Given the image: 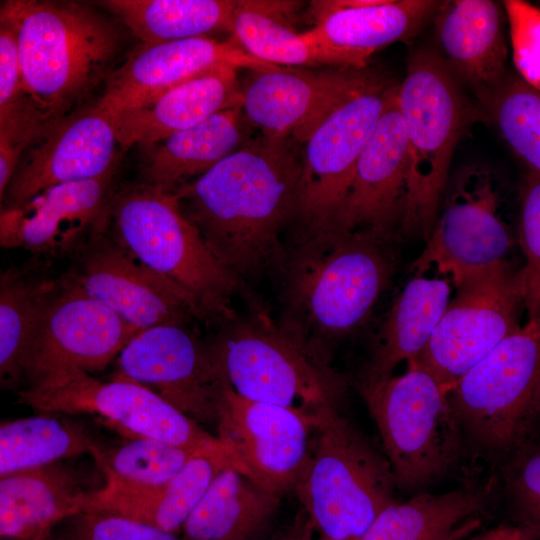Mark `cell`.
Wrapping results in <instances>:
<instances>
[{
	"instance_id": "cell-1",
	"label": "cell",
	"mask_w": 540,
	"mask_h": 540,
	"mask_svg": "<svg viewBox=\"0 0 540 540\" xmlns=\"http://www.w3.org/2000/svg\"><path fill=\"white\" fill-rule=\"evenodd\" d=\"M297 145L260 135L172 192L213 255L241 281L278 273L285 260L282 233L295 217L302 170Z\"/></svg>"
},
{
	"instance_id": "cell-2",
	"label": "cell",
	"mask_w": 540,
	"mask_h": 540,
	"mask_svg": "<svg viewBox=\"0 0 540 540\" xmlns=\"http://www.w3.org/2000/svg\"><path fill=\"white\" fill-rule=\"evenodd\" d=\"M394 238L334 229L296 239L281 277L279 327L325 366L330 348L357 330L388 288Z\"/></svg>"
},
{
	"instance_id": "cell-3",
	"label": "cell",
	"mask_w": 540,
	"mask_h": 540,
	"mask_svg": "<svg viewBox=\"0 0 540 540\" xmlns=\"http://www.w3.org/2000/svg\"><path fill=\"white\" fill-rule=\"evenodd\" d=\"M0 24L16 37L25 89L49 129L113 71L120 33L86 4L7 0Z\"/></svg>"
},
{
	"instance_id": "cell-4",
	"label": "cell",
	"mask_w": 540,
	"mask_h": 540,
	"mask_svg": "<svg viewBox=\"0 0 540 540\" xmlns=\"http://www.w3.org/2000/svg\"><path fill=\"white\" fill-rule=\"evenodd\" d=\"M106 224L111 239L185 290L204 319L232 316L242 281L210 251L172 192L143 182L112 194Z\"/></svg>"
},
{
	"instance_id": "cell-5",
	"label": "cell",
	"mask_w": 540,
	"mask_h": 540,
	"mask_svg": "<svg viewBox=\"0 0 540 540\" xmlns=\"http://www.w3.org/2000/svg\"><path fill=\"white\" fill-rule=\"evenodd\" d=\"M395 487L386 456L334 403L321 408L311 457L295 488L312 540H361L395 502Z\"/></svg>"
},
{
	"instance_id": "cell-6",
	"label": "cell",
	"mask_w": 540,
	"mask_h": 540,
	"mask_svg": "<svg viewBox=\"0 0 540 540\" xmlns=\"http://www.w3.org/2000/svg\"><path fill=\"white\" fill-rule=\"evenodd\" d=\"M396 487L417 490L444 476L459 460L464 442L448 391L427 370L409 362L401 375L358 380Z\"/></svg>"
},
{
	"instance_id": "cell-7",
	"label": "cell",
	"mask_w": 540,
	"mask_h": 540,
	"mask_svg": "<svg viewBox=\"0 0 540 540\" xmlns=\"http://www.w3.org/2000/svg\"><path fill=\"white\" fill-rule=\"evenodd\" d=\"M409 155V194L399 237L427 241L435 226L465 118L456 78L439 54L416 50L398 84Z\"/></svg>"
},
{
	"instance_id": "cell-8",
	"label": "cell",
	"mask_w": 540,
	"mask_h": 540,
	"mask_svg": "<svg viewBox=\"0 0 540 540\" xmlns=\"http://www.w3.org/2000/svg\"><path fill=\"white\" fill-rule=\"evenodd\" d=\"M507 185L491 166L471 163L449 176L433 231L413 274L434 272L455 288L513 267L518 242L510 218Z\"/></svg>"
},
{
	"instance_id": "cell-9",
	"label": "cell",
	"mask_w": 540,
	"mask_h": 540,
	"mask_svg": "<svg viewBox=\"0 0 540 540\" xmlns=\"http://www.w3.org/2000/svg\"><path fill=\"white\" fill-rule=\"evenodd\" d=\"M540 384V317L506 337L449 389L464 442L504 460L527 435Z\"/></svg>"
},
{
	"instance_id": "cell-10",
	"label": "cell",
	"mask_w": 540,
	"mask_h": 540,
	"mask_svg": "<svg viewBox=\"0 0 540 540\" xmlns=\"http://www.w3.org/2000/svg\"><path fill=\"white\" fill-rule=\"evenodd\" d=\"M221 324L209 346L239 396L312 414L334 403L340 380L264 310L234 313Z\"/></svg>"
},
{
	"instance_id": "cell-11",
	"label": "cell",
	"mask_w": 540,
	"mask_h": 540,
	"mask_svg": "<svg viewBox=\"0 0 540 540\" xmlns=\"http://www.w3.org/2000/svg\"><path fill=\"white\" fill-rule=\"evenodd\" d=\"M19 400L45 413L97 414L132 437H150L211 454H230L217 436L154 392L122 378L101 381L75 371L27 388Z\"/></svg>"
},
{
	"instance_id": "cell-12",
	"label": "cell",
	"mask_w": 540,
	"mask_h": 540,
	"mask_svg": "<svg viewBox=\"0 0 540 540\" xmlns=\"http://www.w3.org/2000/svg\"><path fill=\"white\" fill-rule=\"evenodd\" d=\"M142 330L91 297L69 275L45 306L22 364L29 387L75 371L103 370Z\"/></svg>"
},
{
	"instance_id": "cell-13",
	"label": "cell",
	"mask_w": 540,
	"mask_h": 540,
	"mask_svg": "<svg viewBox=\"0 0 540 540\" xmlns=\"http://www.w3.org/2000/svg\"><path fill=\"white\" fill-rule=\"evenodd\" d=\"M116 378L157 394L198 423L217 427L230 385L212 353L188 325L139 332L118 355Z\"/></svg>"
},
{
	"instance_id": "cell-14",
	"label": "cell",
	"mask_w": 540,
	"mask_h": 540,
	"mask_svg": "<svg viewBox=\"0 0 540 540\" xmlns=\"http://www.w3.org/2000/svg\"><path fill=\"white\" fill-rule=\"evenodd\" d=\"M525 309L520 269L504 268L457 288L427 346L410 361L451 388L521 327Z\"/></svg>"
},
{
	"instance_id": "cell-15",
	"label": "cell",
	"mask_w": 540,
	"mask_h": 540,
	"mask_svg": "<svg viewBox=\"0 0 540 540\" xmlns=\"http://www.w3.org/2000/svg\"><path fill=\"white\" fill-rule=\"evenodd\" d=\"M392 84L384 80L341 104L304 143L294 217L299 224L296 239L333 227Z\"/></svg>"
},
{
	"instance_id": "cell-16",
	"label": "cell",
	"mask_w": 540,
	"mask_h": 540,
	"mask_svg": "<svg viewBox=\"0 0 540 540\" xmlns=\"http://www.w3.org/2000/svg\"><path fill=\"white\" fill-rule=\"evenodd\" d=\"M317 413L247 400L229 387L216 427L235 469L283 496L295 490L311 457Z\"/></svg>"
},
{
	"instance_id": "cell-17",
	"label": "cell",
	"mask_w": 540,
	"mask_h": 540,
	"mask_svg": "<svg viewBox=\"0 0 540 540\" xmlns=\"http://www.w3.org/2000/svg\"><path fill=\"white\" fill-rule=\"evenodd\" d=\"M384 80L368 67L250 70L240 84L241 108L260 135L304 144L341 104Z\"/></svg>"
},
{
	"instance_id": "cell-18",
	"label": "cell",
	"mask_w": 540,
	"mask_h": 540,
	"mask_svg": "<svg viewBox=\"0 0 540 540\" xmlns=\"http://www.w3.org/2000/svg\"><path fill=\"white\" fill-rule=\"evenodd\" d=\"M409 169L398 84H392L331 229L398 237L408 203Z\"/></svg>"
},
{
	"instance_id": "cell-19",
	"label": "cell",
	"mask_w": 540,
	"mask_h": 540,
	"mask_svg": "<svg viewBox=\"0 0 540 540\" xmlns=\"http://www.w3.org/2000/svg\"><path fill=\"white\" fill-rule=\"evenodd\" d=\"M31 145L6 190L5 208L58 184L113 174L123 152L117 115L97 103L60 120Z\"/></svg>"
},
{
	"instance_id": "cell-20",
	"label": "cell",
	"mask_w": 540,
	"mask_h": 540,
	"mask_svg": "<svg viewBox=\"0 0 540 540\" xmlns=\"http://www.w3.org/2000/svg\"><path fill=\"white\" fill-rule=\"evenodd\" d=\"M99 235L72 277L128 324L145 330L202 318L195 300L111 238Z\"/></svg>"
},
{
	"instance_id": "cell-21",
	"label": "cell",
	"mask_w": 540,
	"mask_h": 540,
	"mask_svg": "<svg viewBox=\"0 0 540 540\" xmlns=\"http://www.w3.org/2000/svg\"><path fill=\"white\" fill-rule=\"evenodd\" d=\"M113 174L58 184L19 206L2 209L1 246L61 255L76 249L89 234L98 237L106 226Z\"/></svg>"
},
{
	"instance_id": "cell-22",
	"label": "cell",
	"mask_w": 540,
	"mask_h": 540,
	"mask_svg": "<svg viewBox=\"0 0 540 540\" xmlns=\"http://www.w3.org/2000/svg\"><path fill=\"white\" fill-rule=\"evenodd\" d=\"M219 65L249 70L278 67L251 56L233 40L222 42L205 36L142 44L111 72L96 103L119 115Z\"/></svg>"
},
{
	"instance_id": "cell-23",
	"label": "cell",
	"mask_w": 540,
	"mask_h": 540,
	"mask_svg": "<svg viewBox=\"0 0 540 540\" xmlns=\"http://www.w3.org/2000/svg\"><path fill=\"white\" fill-rule=\"evenodd\" d=\"M433 20L437 53L482 101L506 77L507 45L499 5L490 0L442 1Z\"/></svg>"
},
{
	"instance_id": "cell-24",
	"label": "cell",
	"mask_w": 540,
	"mask_h": 540,
	"mask_svg": "<svg viewBox=\"0 0 540 540\" xmlns=\"http://www.w3.org/2000/svg\"><path fill=\"white\" fill-rule=\"evenodd\" d=\"M237 69L232 65L210 68L152 101L117 115L122 151L133 145L148 146L220 111L241 106Z\"/></svg>"
},
{
	"instance_id": "cell-25",
	"label": "cell",
	"mask_w": 540,
	"mask_h": 540,
	"mask_svg": "<svg viewBox=\"0 0 540 540\" xmlns=\"http://www.w3.org/2000/svg\"><path fill=\"white\" fill-rule=\"evenodd\" d=\"M227 467H234L230 455L197 456L175 477L157 486L134 484L105 473V486L89 493L85 510L116 514L176 534Z\"/></svg>"
},
{
	"instance_id": "cell-26",
	"label": "cell",
	"mask_w": 540,
	"mask_h": 540,
	"mask_svg": "<svg viewBox=\"0 0 540 540\" xmlns=\"http://www.w3.org/2000/svg\"><path fill=\"white\" fill-rule=\"evenodd\" d=\"M252 129L237 106L141 147L142 182L173 192L252 140Z\"/></svg>"
},
{
	"instance_id": "cell-27",
	"label": "cell",
	"mask_w": 540,
	"mask_h": 540,
	"mask_svg": "<svg viewBox=\"0 0 540 540\" xmlns=\"http://www.w3.org/2000/svg\"><path fill=\"white\" fill-rule=\"evenodd\" d=\"M442 1L382 0L363 7L336 10L303 32L311 42L342 53L352 68H367L378 49L416 35L433 19Z\"/></svg>"
},
{
	"instance_id": "cell-28",
	"label": "cell",
	"mask_w": 540,
	"mask_h": 540,
	"mask_svg": "<svg viewBox=\"0 0 540 540\" xmlns=\"http://www.w3.org/2000/svg\"><path fill=\"white\" fill-rule=\"evenodd\" d=\"M89 493L54 463L2 476L0 535L14 540H50L57 524L85 510Z\"/></svg>"
},
{
	"instance_id": "cell-29",
	"label": "cell",
	"mask_w": 540,
	"mask_h": 540,
	"mask_svg": "<svg viewBox=\"0 0 540 540\" xmlns=\"http://www.w3.org/2000/svg\"><path fill=\"white\" fill-rule=\"evenodd\" d=\"M451 284L436 273L432 277L414 274L394 298L359 380L393 375L401 362L409 363L420 355L451 300Z\"/></svg>"
},
{
	"instance_id": "cell-30",
	"label": "cell",
	"mask_w": 540,
	"mask_h": 540,
	"mask_svg": "<svg viewBox=\"0 0 540 540\" xmlns=\"http://www.w3.org/2000/svg\"><path fill=\"white\" fill-rule=\"evenodd\" d=\"M489 503L488 490L473 485L420 493L386 507L361 540H463L480 527Z\"/></svg>"
},
{
	"instance_id": "cell-31",
	"label": "cell",
	"mask_w": 540,
	"mask_h": 540,
	"mask_svg": "<svg viewBox=\"0 0 540 540\" xmlns=\"http://www.w3.org/2000/svg\"><path fill=\"white\" fill-rule=\"evenodd\" d=\"M283 496L223 469L182 527V540H261Z\"/></svg>"
},
{
	"instance_id": "cell-32",
	"label": "cell",
	"mask_w": 540,
	"mask_h": 540,
	"mask_svg": "<svg viewBox=\"0 0 540 540\" xmlns=\"http://www.w3.org/2000/svg\"><path fill=\"white\" fill-rule=\"evenodd\" d=\"M300 2L237 0L230 33L251 56L278 66L352 68L340 52L309 41L287 21Z\"/></svg>"
},
{
	"instance_id": "cell-33",
	"label": "cell",
	"mask_w": 540,
	"mask_h": 540,
	"mask_svg": "<svg viewBox=\"0 0 540 540\" xmlns=\"http://www.w3.org/2000/svg\"><path fill=\"white\" fill-rule=\"evenodd\" d=\"M110 9L142 44L205 37L231 31L237 1L232 0H108Z\"/></svg>"
},
{
	"instance_id": "cell-34",
	"label": "cell",
	"mask_w": 540,
	"mask_h": 540,
	"mask_svg": "<svg viewBox=\"0 0 540 540\" xmlns=\"http://www.w3.org/2000/svg\"><path fill=\"white\" fill-rule=\"evenodd\" d=\"M59 280L32 277L8 269L0 279V378L15 386L37 324Z\"/></svg>"
},
{
	"instance_id": "cell-35",
	"label": "cell",
	"mask_w": 540,
	"mask_h": 540,
	"mask_svg": "<svg viewBox=\"0 0 540 540\" xmlns=\"http://www.w3.org/2000/svg\"><path fill=\"white\" fill-rule=\"evenodd\" d=\"M48 126L32 104L24 86L14 33L0 25V190L5 191L21 153Z\"/></svg>"
},
{
	"instance_id": "cell-36",
	"label": "cell",
	"mask_w": 540,
	"mask_h": 540,
	"mask_svg": "<svg viewBox=\"0 0 540 540\" xmlns=\"http://www.w3.org/2000/svg\"><path fill=\"white\" fill-rule=\"evenodd\" d=\"M97 448L83 431L53 417L5 422L0 427V476L83 453L93 454Z\"/></svg>"
},
{
	"instance_id": "cell-37",
	"label": "cell",
	"mask_w": 540,
	"mask_h": 540,
	"mask_svg": "<svg viewBox=\"0 0 540 540\" xmlns=\"http://www.w3.org/2000/svg\"><path fill=\"white\" fill-rule=\"evenodd\" d=\"M481 102L510 149L530 171L540 173V91L519 76L506 75Z\"/></svg>"
},
{
	"instance_id": "cell-38",
	"label": "cell",
	"mask_w": 540,
	"mask_h": 540,
	"mask_svg": "<svg viewBox=\"0 0 540 540\" xmlns=\"http://www.w3.org/2000/svg\"><path fill=\"white\" fill-rule=\"evenodd\" d=\"M201 455L229 454L206 453L150 437H133L109 451H102L98 447L92 454L104 473L145 486L168 482L191 459Z\"/></svg>"
},
{
	"instance_id": "cell-39",
	"label": "cell",
	"mask_w": 540,
	"mask_h": 540,
	"mask_svg": "<svg viewBox=\"0 0 540 540\" xmlns=\"http://www.w3.org/2000/svg\"><path fill=\"white\" fill-rule=\"evenodd\" d=\"M505 494L520 526L540 539V432H530L503 460Z\"/></svg>"
},
{
	"instance_id": "cell-40",
	"label": "cell",
	"mask_w": 540,
	"mask_h": 540,
	"mask_svg": "<svg viewBox=\"0 0 540 540\" xmlns=\"http://www.w3.org/2000/svg\"><path fill=\"white\" fill-rule=\"evenodd\" d=\"M518 242L525 258L520 269L528 318L540 317V173L530 171L520 192Z\"/></svg>"
},
{
	"instance_id": "cell-41",
	"label": "cell",
	"mask_w": 540,
	"mask_h": 540,
	"mask_svg": "<svg viewBox=\"0 0 540 540\" xmlns=\"http://www.w3.org/2000/svg\"><path fill=\"white\" fill-rule=\"evenodd\" d=\"M503 7L519 77L540 91V8L523 0H505Z\"/></svg>"
},
{
	"instance_id": "cell-42",
	"label": "cell",
	"mask_w": 540,
	"mask_h": 540,
	"mask_svg": "<svg viewBox=\"0 0 540 540\" xmlns=\"http://www.w3.org/2000/svg\"><path fill=\"white\" fill-rule=\"evenodd\" d=\"M69 520L57 540H182L175 533L103 511L84 510Z\"/></svg>"
},
{
	"instance_id": "cell-43",
	"label": "cell",
	"mask_w": 540,
	"mask_h": 540,
	"mask_svg": "<svg viewBox=\"0 0 540 540\" xmlns=\"http://www.w3.org/2000/svg\"><path fill=\"white\" fill-rule=\"evenodd\" d=\"M312 528L305 512L301 509L286 525L277 530L269 540H311Z\"/></svg>"
},
{
	"instance_id": "cell-44",
	"label": "cell",
	"mask_w": 540,
	"mask_h": 540,
	"mask_svg": "<svg viewBox=\"0 0 540 540\" xmlns=\"http://www.w3.org/2000/svg\"><path fill=\"white\" fill-rule=\"evenodd\" d=\"M471 540H534L519 526L501 525L472 538Z\"/></svg>"
},
{
	"instance_id": "cell-45",
	"label": "cell",
	"mask_w": 540,
	"mask_h": 540,
	"mask_svg": "<svg viewBox=\"0 0 540 540\" xmlns=\"http://www.w3.org/2000/svg\"><path fill=\"white\" fill-rule=\"evenodd\" d=\"M531 431L540 432V384L534 401L532 422L528 433Z\"/></svg>"
},
{
	"instance_id": "cell-46",
	"label": "cell",
	"mask_w": 540,
	"mask_h": 540,
	"mask_svg": "<svg viewBox=\"0 0 540 540\" xmlns=\"http://www.w3.org/2000/svg\"><path fill=\"white\" fill-rule=\"evenodd\" d=\"M311 540H312V538H311Z\"/></svg>"
}]
</instances>
